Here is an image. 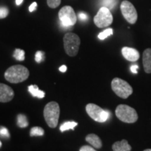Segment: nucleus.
<instances>
[{"label":"nucleus","mask_w":151,"mask_h":151,"mask_svg":"<svg viewBox=\"0 0 151 151\" xmlns=\"http://www.w3.org/2000/svg\"><path fill=\"white\" fill-rule=\"evenodd\" d=\"M116 116L126 123H134L138 120V114L134 109L125 104H120L116 109Z\"/></svg>","instance_id":"4"},{"label":"nucleus","mask_w":151,"mask_h":151,"mask_svg":"<svg viewBox=\"0 0 151 151\" xmlns=\"http://www.w3.org/2000/svg\"><path fill=\"white\" fill-rule=\"evenodd\" d=\"M67 67L66 65H62L61 67L59 68V70L62 73L66 72V71H67Z\"/></svg>","instance_id":"30"},{"label":"nucleus","mask_w":151,"mask_h":151,"mask_svg":"<svg viewBox=\"0 0 151 151\" xmlns=\"http://www.w3.org/2000/svg\"><path fill=\"white\" fill-rule=\"evenodd\" d=\"M111 88L116 95L122 99H127L133 92V89L127 81L119 78L113 79Z\"/></svg>","instance_id":"5"},{"label":"nucleus","mask_w":151,"mask_h":151,"mask_svg":"<svg viewBox=\"0 0 151 151\" xmlns=\"http://www.w3.org/2000/svg\"><path fill=\"white\" fill-rule=\"evenodd\" d=\"M113 35V29L111 28H109V29L104 30V31L102 32L99 33V35H98V38L100 39V40H104L106 38H107L109 36Z\"/></svg>","instance_id":"20"},{"label":"nucleus","mask_w":151,"mask_h":151,"mask_svg":"<svg viewBox=\"0 0 151 151\" xmlns=\"http://www.w3.org/2000/svg\"><path fill=\"white\" fill-rule=\"evenodd\" d=\"M63 42L64 48L68 55L74 57L78 54L81 44V39L78 35L71 32L65 34Z\"/></svg>","instance_id":"3"},{"label":"nucleus","mask_w":151,"mask_h":151,"mask_svg":"<svg viewBox=\"0 0 151 151\" xmlns=\"http://www.w3.org/2000/svg\"><path fill=\"white\" fill-rule=\"evenodd\" d=\"M30 137H42L44 134V129L40 127H34L30 129Z\"/></svg>","instance_id":"18"},{"label":"nucleus","mask_w":151,"mask_h":151,"mask_svg":"<svg viewBox=\"0 0 151 151\" xmlns=\"http://www.w3.org/2000/svg\"><path fill=\"white\" fill-rule=\"evenodd\" d=\"M79 151H97L95 149L89 146H83L80 148Z\"/></svg>","instance_id":"27"},{"label":"nucleus","mask_w":151,"mask_h":151,"mask_svg":"<svg viewBox=\"0 0 151 151\" xmlns=\"http://www.w3.org/2000/svg\"><path fill=\"white\" fill-rule=\"evenodd\" d=\"M29 76L27 68L22 65H14L9 67L4 73L6 80L11 83H19L27 80Z\"/></svg>","instance_id":"1"},{"label":"nucleus","mask_w":151,"mask_h":151,"mask_svg":"<svg viewBox=\"0 0 151 151\" xmlns=\"http://www.w3.org/2000/svg\"><path fill=\"white\" fill-rule=\"evenodd\" d=\"M60 113V106L55 101H50L46 105L43 110V116L49 127L55 128L58 126Z\"/></svg>","instance_id":"2"},{"label":"nucleus","mask_w":151,"mask_h":151,"mask_svg":"<svg viewBox=\"0 0 151 151\" xmlns=\"http://www.w3.org/2000/svg\"><path fill=\"white\" fill-rule=\"evenodd\" d=\"M77 124L78 123L76 122H66L65 123H63L62 124L61 126H60V131L62 132H64L65 131H67V130H69V129H74V127L76 126H77Z\"/></svg>","instance_id":"17"},{"label":"nucleus","mask_w":151,"mask_h":151,"mask_svg":"<svg viewBox=\"0 0 151 151\" xmlns=\"http://www.w3.org/2000/svg\"><path fill=\"white\" fill-rule=\"evenodd\" d=\"M138 69H139V67L137 65H132L130 67V69H131V71L134 73H138Z\"/></svg>","instance_id":"29"},{"label":"nucleus","mask_w":151,"mask_h":151,"mask_svg":"<svg viewBox=\"0 0 151 151\" xmlns=\"http://www.w3.org/2000/svg\"><path fill=\"white\" fill-rule=\"evenodd\" d=\"M0 137L3 139H9L10 133L5 127H0Z\"/></svg>","instance_id":"24"},{"label":"nucleus","mask_w":151,"mask_h":151,"mask_svg":"<svg viewBox=\"0 0 151 151\" xmlns=\"http://www.w3.org/2000/svg\"><path fill=\"white\" fill-rule=\"evenodd\" d=\"M1 146H2V143H1V141H0V148H1Z\"/></svg>","instance_id":"33"},{"label":"nucleus","mask_w":151,"mask_h":151,"mask_svg":"<svg viewBox=\"0 0 151 151\" xmlns=\"http://www.w3.org/2000/svg\"><path fill=\"white\" fill-rule=\"evenodd\" d=\"M44 60V52L43 51H37L35 54V61L37 63H41Z\"/></svg>","instance_id":"25"},{"label":"nucleus","mask_w":151,"mask_h":151,"mask_svg":"<svg viewBox=\"0 0 151 151\" xmlns=\"http://www.w3.org/2000/svg\"><path fill=\"white\" fill-rule=\"evenodd\" d=\"M37 3L33 2L31 5L29 6V12H33V11H35L36 9H37Z\"/></svg>","instance_id":"28"},{"label":"nucleus","mask_w":151,"mask_h":151,"mask_svg":"<svg viewBox=\"0 0 151 151\" xmlns=\"http://www.w3.org/2000/svg\"><path fill=\"white\" fill-rule=\"evenodd\" d=\"M28 91L34 97H37L39 99H42L45 97L46 94L42 90L39 89V87L37 85H31L28 87Z\"/></svg>","instance_id":"15"},{"label":"nucleus","mask_w":151,"mask_h":151,"mask_svg":"<svg viewBox=\"0 0 151 151\" xmlns=\"http://www.w3.org/2000/svg\"><path fill=\"white\" fill-rule=\"evenodd\" d=\"M22 1H23V0H16V5H18V6L20 5V4H22Z\"/></svg>","instance_id":"31"},{"label":"nucleus","mask_w":151,"mask_h":151,"mask_svg":"<svg viewBox=\"0 0 151 151\" xmlns=\"http://www.w3.org/2000/svg\"><path fill=\"white\" fill-rule=\"evenodd\" d=\"M9 14V10L8 7L4 6H0V19L6 18Z\"/></svg>","instance_id":"22"},{"label":"nucleus","mask_w":151,"mask_h":151,"mask_svg":"<svg viewBox=\"0 0 151 151\" xmlns=\"http://www.w3.org/2000/svg\"><path fill=\"white\" fill-rule=\"evenodd\" d=\"M14 91L10 86L0 83V102L6 103L14 99Z\"/></svg>","instance_id":"10"},{"label":"nucleus","mask_w":151,"mask_h":151,"mask_svg":"<svg viewBox=\"0 0 151 151\" xmlns=\"http://www.w3.org/2000/svg\"><path fill=\"white\" fill-rule=\"evenodd\" d=\"M116 0H103L102 4L104 7L108 8L109 10L112 9L116 5Z\"/></svg>","instance_id":"21"},{"label":"nucleus","mask_w":151,"mask_h":151,"mask_svg":"<svg viewBox=\"0 0 151 151\" xmlns=\"http://www.w3.org/2000/svg\"><path fill=\"white\" fill-rule=\"evenodd\" d=\"M120 10L122 16L130 24H135L138 18L137 11L134 5L127 1L124 0L120 5Z\"/></svg>","instance_id":"9"},{"label":"nucleus","mask_w":151,"mask_h":151,"mask_svg":"<svg viewBox=\"0 0 151 151\" xmlns=\"http://www.w3.org/2000/svg\"><path fill=\"white\" fill-rule=\"evenodd\" d=\"M143 151H151V149H146V150H145Z\"/></svg>","instance_id":"32"},{"label":"nucleus","mask_w":151,"mask_h":151,"mask_svg":"<svg viewBox=\"0 0 151 151\" xmlns=\"http://www.w3.org/2000/svg\"><path fill=\"white\" fill-rule=\"evenodd\" d=\"M61 4V0H47V4L50 8L55 9Z\"/></svg>","instance_id":"23"},{"label":"nucleus","mask_w":151,"mask_h":151,"mask_svg":"<svg viewBox=\"0 0 151 151\" xmlns=\"http://www.w3.org/2000/svg\"><path fill=\"white\" fill-rule=\"evenodd\" d=\"M58 16L62 25L66 27H71L76 23V14L70 6H65L62 7L59 11Z\"/></svg>","instance_id":"7"},{"label":"nucleus","mask_w":151,"mask_h":151,"mask_svg":"<svg viewBox=\"0 0 151 151\" xmlns=\"http://www.w3.org/2000/svg\"><path fill=\"white\" fill-rule=\"evenodd\" d=\"M113 20V16L110 10L104 6L99 9L97 15L94 18V24L99 28L108 27L112 24Z\"/></svg>","instance_id":"8"},{"label":"nucleus","mask_w":151,"mask_h":151,"mask_svg":"<svg viewBox=\"0 0 151 151\" xmlns=\"http://www.w3.org/2000/svg\"><path fill=\"white\" fill-rule=\"evenodd\" d=\"M113 151H131L132 147L125 139L120 141H116L112 146Z\"/></svg>","instance_id":"13"},{"label":"nucleus","mask_w":151,"mask_h":151,"mask_svg":"<svg viewBox=\"0 0 151 151\" xmlns=\"http://www.w3.org/2000/svg\"><path fill=\"white\" fill-rule=\"evenodd\" d=\"M25 52L23 50L20 48L15 49V51L14 52V58L15 59L18 60V61H24L25 58Z\"/></svg>","instance_id":"19"},{"label":"nucleus","mask_w":151,"mask_h":151,"mask_svg":"<svg viewBox=\"0 0 151 151\" xmlns=\"http://www.w3.org/2000/svg\"><path fill=\"white\" fill-rule=\"evenodd\" d=\"M17 124L20 128H25L29 125V122H28L25 115L21 114V113L18 115V116H17Z\"/></svg>","instance_id":"16"},{"label":"nucleus","mask_w":151,"mask_h":151,"mask_svg":"<svg viewBox=\"0 0 151 151\" xmlns=\"http://www.w3.org/2000/svg\"><path fill=\"white\" fill-rule=\"evenodd\" d=\"M86 110L88 116L98 122H104L106 121L111 113L108 111L104 110L99 106L94 104H88L86 106Z\"/></svg>","instance_id":"6"},{"label":"nucleus","mask_w":151,"mask_h":151,"mask_svg":"<svg viewBox=\"0 0 151 151\" xmlns=\"http://www.w3.org/2000/svg\"><path fill=\"white\" fill-rule=\"evenodd\" d=\"M143 65L147 73H151V48H147L143 53Z\"/></svg>","instance_id":"12"},{"label":"nucleus","mask_w":151,"mask_h":151,"mask_svg":"<svg viewBox=\"0 0 151 151\" xmlns=\"http://www.w3.org/2000/svg\"><path fill=\"white\" fill-rule=\"evenodd\" d=\"M122 54L126 60L129 62H136L140 58V54L135 48L124 47L122 48Z\"/></svg>","instance_id":"11"},{"label":"nucleus","mask_w":151,"mask_h":151,"mask_svg":"<svg viewBox=\"0 0 151 151\" xmlns=\"http://www.w3.org/2000/svg\"><path fill=\"white\" fill-rule=\"evenodd\" d=\"M86 140L87 142H88L90 145H92L94 148L99 149L102 147V142L100 138L97 135L94 134H90L87 135L86 137Z\"/></svg>","instance_id":"14"},{"label":"nucleus","mask_w":151,"mask_h":151,"mask_svg":"<svg viewBox=\"0 0 151 151\" xmlns=\"http://www.w3.org/2000/svg\"><path fill=\"white\" fill-rule=\"evenodd\" d=\"M78 18L81 20H82V21H86V20L88 19V16L86 13L80 12L78 14Z\"/></svg>","instance_id":"26"}]
</instances>
